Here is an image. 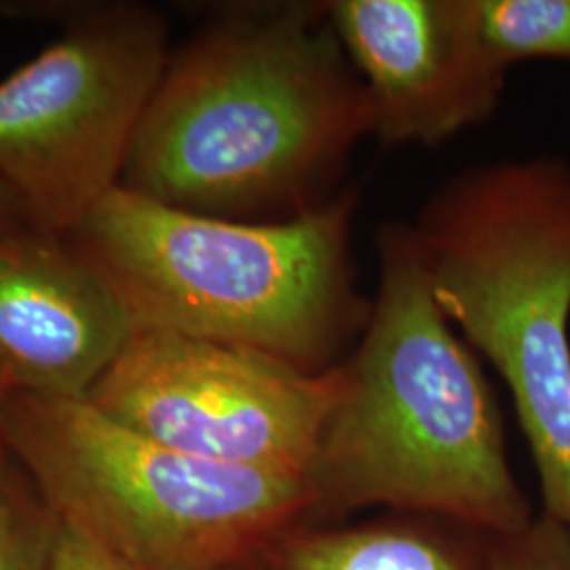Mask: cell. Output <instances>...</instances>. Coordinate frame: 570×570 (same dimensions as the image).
<instances>
[{"label": "cell", "mask_w": 570, "mask_h": 570, "mask_svg": "<svg viewBox=\"0 0 570 570\" xmlns=\"http://www.w3.org/2000/svg\"><path fill=\"white\" fill-rule=\"evenodd\" d=\"M167 61L161 11L81 4L56 41L0 81V184L32 228L66 239L119 188Z\"/></svg>", "instance_id": "obj_6"}, {"label": "cell", "mask_w": 570, "mask_h": 570, "mask_svg": "<svg viewBox=\"0 0 570 570\" xmlns=\"http://www.w3.org/2000/svg\"><path fill=\"white\" fill-rule=\"evenodd\" d=\"M214 570H252L245 562H242V564H228V567H220V569H214Z\"/></svg>", "instance_id": "obj_17"}, {"label": "cell", "mask_w": 570, "mask_h": 570, "mask_svg": "<svg viewBox=\"0 0 570 570\" xmlns=\"http://www.w3.org/2000/svg\"><path fill=\"white\" fill-rule=\"evenodd\" d=\"M326 4L385 148L440 146L494 115L508 70L490 53L478 0Z\"/></svg>", "instance_id": "obj_8"}, {"label": "cell", "mask_w": 570, "mask_h": 570, "mask_svg": "<svg viewBox=\"0 0 570 570\" xmlns=\"http://www.w3.org/2000/svg\"><path fill=\"white\" fill-rule=\"evenodd\" d=\"M410 228L433 303L510 387L543 515L570 530V164L473 167Z\"/></svg>", "instance_id": "obj_4"}, {"label": "cell", "mask_w": 570, "mask_h": 570, "mask_svg": "<svg viewBox=\"0 0 570 570\" xmlns=\"http://www.w3.org/2000/svg\"><path fill=\"white\" fill-rule=\"evenodd\" d=\"M489 537L478 546L435 520L387 518L362 524L301 520L268 539L252 570H489Z\"/></svg>", "instance_id": "obj_10"}, {"label": "cell", "mask_w": 570, "mask_h": 570, "mask_svg": "<svg viewBox=\"0 0 570 570\" xmlns=\"http://www.w3.org/2000/svg\"><path fill=\"white\" fill-rule=\"evenodd\" d=\"M45 570H136L79 529L58 520Z\"/></svg>", "instance_id": "obj_14"}, {"label": "cell", "mask_w": 570, "mask_h": 570, "mask_svg": "<svg viewBox=\"0 0 570 570\" xmlns=\"http://www.w3.org/2000/svg\"><path fill=\"white\" fill-rule=\"evenodd\" d=\"M381 284L305 471L306 520L387 508L482 537L532 522L480 362L429 292L412 228L379 230Z\"/></svg>", "instance_id": "obj_2"}, {"label": "cell", "mask_w": 570, "mask_h": 570, "mask_svg": "<svg viewBox=\"0 0 570 570\" xmlns=\"http://www.w3.org/2000/svg\"><path fill=\"white\" fill-rule=\"evenodd\" d=\"M338 387L263 353L140 330L89 391L104 414L186 454L305 475Z\"/></svg>", "instance_id": "obj_7"}, {"label": "cell", "mask_w": 570, "mask_h": 570, "mask_svg": "<svg viewBox=\"0 0 570 570\" xmlns=\"http://www.w3.org/2000/svg\"><path fill=\"white\" fill-rule=\"evenodd\" d=\"M372 136L326 2H245L169 56L121 188L180 212L284 223L327 204Z\"/></svg>", "instance_id": "obj_1"}, {"label": "cell", "mask_w": 570, "mask_h": 570, "mask_svg": "<svg viewBox=\"0 0 570 570\" xmlns=\"http://www.w3.org/2000/svg\"><path fill=\"white\" fill-rule=\"evenodd\" d=\"M58 518L21 473L0 501V570H45Z\"/></svg>", "instance_id": "obj_12"}, {"label": "cell", "mask_w": 570, "mask_h": 570, "mask_svg": "<svg viewBox=\"0 0 570 570\" xmlns=\"http://www.w3.org/2000/svg\"><path fill=\"white\" fill-rule=\"evenodd\" d=\"M490 53L505 70L527 60L570 61V0H478Z\"/></svg>", "instance_id": "obj_11"}, {"label": "cell", "mask_w": 570, "mask_h": 570, "mask_svg": "<svg viewBox=\"0 0 570 570\" xmlns=\"http://www.w3.org/2000/svg\"><path fill=\"white\" fill-rule=\"evenodd\" d=\"M7 393H9V387L0 381V501L7 497V492L13 489V484L21 478V469L18 468V463L11 454V449L4 438V428H2V404H4Z\"/></svg>", "instance_id": "obj_15"}, {"label": "cell", "mask_w": 570, "mask_h": 570, "mask_svg": "<svg viewBox=\"0 0 570 570\" xmlns=\"http://www.w3.org/2000/svg\"><path fill=\"white\" fill-rule=\"evenodd\" d=\"M136 334L117 292L66 239L0 233V381L9 391L87 397Z\"/></svg>", "instance_id": "obj_9"}, {"label": "cell", "mask_w": 570, "mask_h": 570, "mask_svg": "<svg viewBox=\"0 0 570 570\" xmlns=\"http://www.w3.org/2000/svg\"><path fill=\"white\" fill-rule=\"evenodd\" d=\"M30 226L21 205L16 202V197L0 184V233L16 230Z\"/></svg>", "instance_id": "obj_16"}, {"label": "cell", "mask_w": 570, "mask_h": 570, "mask_svg": "<svg viewBox=\"0 0 570 570\" xmlns=\"http://www.w3.org/2000/svg\"><path fill=\"white\" fill-rule=\"evenodd\" d=\"M489 570H570V530L548 515L527 529L489 539Z\"/></svg>", "instance_id": "obj_13"}, {"label": "cell", "mask_w": 570, "mask_h": 570, "mask_svg": "<svg viewBox=\"0 0 570 570\" xmlns=\"http://www.w3.org/2000/svg\"><path fill=\"white\" fill-rule=\"evenodd\" d=\"M357 186L284 223L197 216L115 188L66 242L121 298L136 332L263 353L306 374L366 330L351 226Z\"/></svg>", "instance_id": "obj_3"}, {"label": "cell", "mask_w": 570, "mask_h": 570, "mask_svg": "<svg viewBox=\"0 0 570 570\" xmlns=\"http://www.w3.org/2000/svg\"><path fill=\"white\" fill-rule=\"evenodd\" d=\"M2 428L45 508L136 570L242 564L311 508L305 475L169 449L85 397L9 391Z\"/></svg>", "instance_id": "obj_5"}]
</instances>
